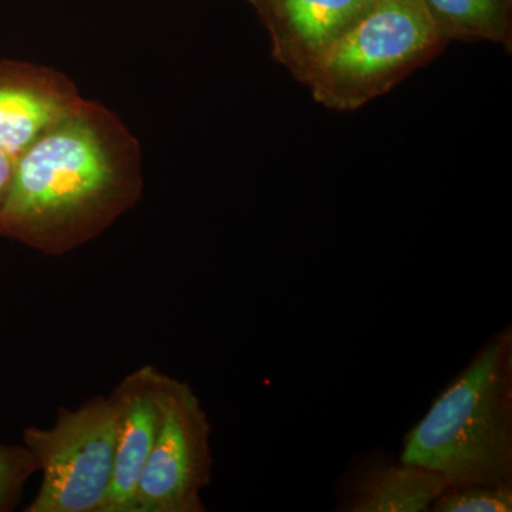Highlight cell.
Masks as SVG:
<instances>
[{
	"instance_id": "9",
	"label": "cell",
	"mask_w": 512,
	"mask_h": 512,
	"mask_svg": "<svg viewBox=\"0 0 512 512\" xmlns=\"http://www.w3.org/2000/svg\"><path fill=\"white\" fill-rule=\"evenodd\" d=\"M450 485L436 471L370 450L350 463L336 488V511L423 512Z\"/></svg>"
},
{
	"instance_id": "13",
	"label": "cell",
	"mask_w": 512,
	"mask_h": 512,
	"mask_svg": "<svg viewBox=\"0 0 512 512\" xmlns=\"http://www.w3.org/2000/svg\"><path fill=\"white\" fill-rule=\"evenodd\" d=\"M16 158L0 148V208L8 194L10 181H12L13 170H15Z\"/></svg>"
},
{
	"instance_id": "3",
	"label": "cell",
	"mask_w": 512,
	"mask_h": 512,
	"mask_svg": "<svg viewBox=\"0 0 512 512\" xmlns=\"http://www.w3.org/2000/svg\"><path fill=\"white\" fill-rule=\"evenodd\" d=\"M446 40L423 0H377L316 67L306 86L313 99L353 111L383 96L439 55Z\"/></svg>"
},
{
	"instance_id": "12",
	"label": "cell",
	"mask_w": 512,
	"mask_h": 512,
	"mask_svg": "<svg viewBox=\"0 0 512 512\" xmlns=\"http://www.w3.org/2000/svg\"><path fill=\"white\" fill-rule=\"evenodd\" d=\"M37 473L35 458L28 448L0 444V512L12 510L22 497L29 478Z\"/></svg>"
},
{
	"instance_id": "5",
	"label": "cell",
	"mask_w": 512,
	"mask_h": 512,
	"mask_svg": "<svg viewBox=\"0 0 512 512\" xmlns=\"http://www.w3.org/2000/svg\"><path fill=\"white\" fill-rule=\"evenodd\" d=\"M211 433L208 414L190 384L171 377L130 512H204L201 493L211 484L214 466Z\"/></svg>"
},
{
	"instance_id": "14",
	"label": "cell",
	"mask_w": 512,
	"mask_h": 512,
	"mask_svg": "<svg viewBox=\"0 0 512 512\" xmlns=\"http://www.w3.org/2000/svg\"><path fill=\"white\" fill-rule=\"evenodd\" d=\"M248 2L254 6L256 12H258L259 18H262L265 12L266 0H248Z\"/></svg>"
},
{
	"instance_id": "8",
	"label": "cell",
	"mask_w": 512,
	"mask_h": 512,
	"mask_svg": "<svg viewBox=\"0 0 512 512\" xmlns=\"http://www.w3.org/2000/svg\"><path fill=\"white\" fill-rule=\"evenodd\" d=\"M170 379L156 366L144 365L111 392L117 413L116 456L103 512H130L138 478L156 440Z\"/></svg>"
},
{
	"instance_id": "11",
	"label": "cell",
	"mask_w": 512,
	"mask_h": 512,
	"mask_svg": "<svg viewBox=\"0 0 512 512\" xmlns=\"http://www.w3.org/2000/svg\"><path fill=\"white\" fill-rule=\"evenodd\" d=\"M431 512H510L512 485L450 484L434 500Z\"/></svg>"
},
{
	"instance_id": "1",
	"label": "cell",
	"mask_w": 512,
	"mask_h": 512,
	"mask_svg": "<svg viewBox=\"0 0 512 512\" xmlns=\"http://www.w3.org/2000/svg\"><path fill=\"white\" fill-rule=\"evenodd\" d=\"M137 137L99 101L37 138L16 157L0 208V237L63 256L100 237L143 197Z\"/></svg>"
},
{
	"instance_id": "2",
	"label": "cell",
	"mask_w": 512,
	"mask_h": 512,
	"mask_svg": "<svg viewBox=\"0 0 512 512\" xmlns=\"http://www.w3.org/2000/svg\"><path fill=\"white\" fill-rule=\"evenodd\" d=\"M400 460L450 484L512 485V328L495 333L403 440Z\"/></svg>"
},
{
	"instance_id": "4",
	"label": "cell",
	"mask_w": 512,
	"mask_h": 512,
	"mask_svg": "<svg viewBox=\"0 0 512 512\" xmlns=\"http://www.w3.org/2000/svg\"><path fill=\"white\" fill-rule=\"evenodd\" d=\"M117 413L111 396L60 409L49 429L26 427L23 446L42 485L28 512H103L116 456Z\"/></svg>"
},
{
	"instance_id": "6",
	"label": "cell",
	"mask_w": 512,
	"mask_h": 512,
	"mask_svg": "<svg viewBox=\"0 0 512 512\" xmlns=\"http://www.w3.org/2000/svg\"><path fill=\"white\" fill-rule=\"evenodd\" d=\"M377 0H266L262 22L276 62L308 83L330 50L355 28Z\"/></svg>"
},
{
	"instance_id": "7",
	"label": "cell",
	"mask_w": 512,
	"mask_h": 512,
	"mask_svg": "<svg viewBox=\"0 0 512 512\" xmlns=\"http://www.w3.org/2000/svg\"><path fill=\"white\" fill-rule=\"evenodd\" d=\"M83 101L72 80L52 67L0 60V148L19 157Z\"/></svg>"
},
{
	"instance_id": "10",
	"label": "cell",
	"mask_w": 512,
	"mask_h": 512,
	"mask_svg": "<svg viewBox=\"0 0 512 512\" xmlns=\"http://www.w3.org/2000/svg\"><path fill=\"white\" fill-rule=\"evenodd\" d=\"M444 40L510 42L511 0H423Z\"/></svg>"
}]
</instances>
